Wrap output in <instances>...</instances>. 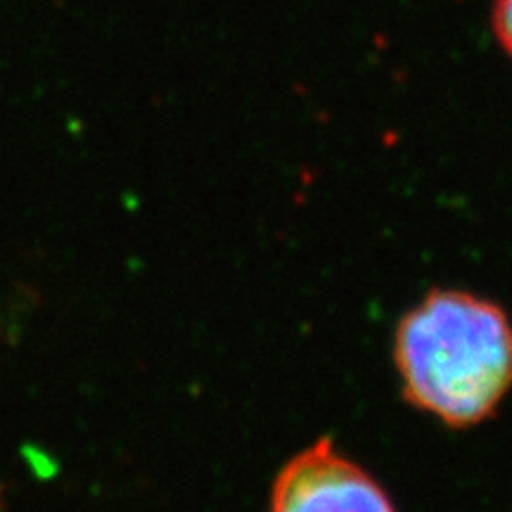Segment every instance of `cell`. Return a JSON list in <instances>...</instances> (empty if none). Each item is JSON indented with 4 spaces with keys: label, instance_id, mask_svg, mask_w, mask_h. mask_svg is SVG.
<instances>
[{
    "label": "cell",
    "instance_id": "7a4b0ae2",
    "mask_svg": "<svg viewBox=\"0 0 512 512\" xmlns=\"http://www.w3.org/2000/svg\"><path fill=\"white\" fill-rule=\"evenodd\" d=\"M268 512H396L384 486L366 467L323 437L278 472Z\"/></svg>",
    "mask_w": 512,
    "mask_h": 512
},
{
    "label": "cell",
    "instance_id": "6da1fadb",
    "mask_svg": "<svg viewBox=\"0 0 512 512\" xmlns=\"http://www.w3.org/2000/svg\"><path fill=\"white\" fill-rule=\"evenodd\" d=\"M403 399L451 430L496 415L512 392V320L465 290H430L394 332Z\"/></svg>",
    "mask_w": 512,
    "mask_h": 512
},
{
    "label": "cell",
    "instance_id": "3957f363",
    "mask_svg": "<svg viewBox=\"0 0 512 512\" xmlns=\"http://www.w3.org/2000/svg\"><path fill=\"white\" fill-rule=\"evenodd\" d=\"M496 31L503 46L512 53V0H498L496 5Z\"/></svg>",
    "mask_w": 512,
    "mask_h": 512
}]
</instances>
